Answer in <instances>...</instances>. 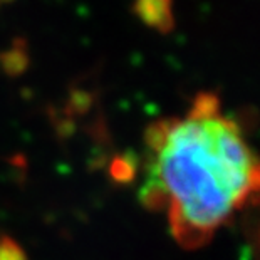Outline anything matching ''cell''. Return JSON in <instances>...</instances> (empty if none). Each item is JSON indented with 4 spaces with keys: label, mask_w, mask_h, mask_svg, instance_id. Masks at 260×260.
<instances>
[{
    "label": "cell",
    "mask_w": 260,
    "mask_h": 260,
    "mask_svg": "<svg viewBox=\"0 0 260 260\" xmlns=\"http://www.w3.org/2000/svg\"><path fill=\"white\" fill-rule=\"evenodd\" d=\"M0 260H29L12 237H0Z\"/></svg>",
    "instance_id": "2"
},
{
    "label": "cell",
    "mask_w": 260,
    "mask_h": 260,
    "mask_svg": "<svg viewBox=\"0 0 260 260\" xmlns=\"http://www.w3.org/2000/svg\"><path fill=\"white\" fill-rule=\"evenodd\" d=\"M145 143L143 205L165 212L183 248L203 247L235 212L260 200V156L210 94L181 118L151 124Z\"/></svg>",
    "instance_id": "1"
}]
</instances>
